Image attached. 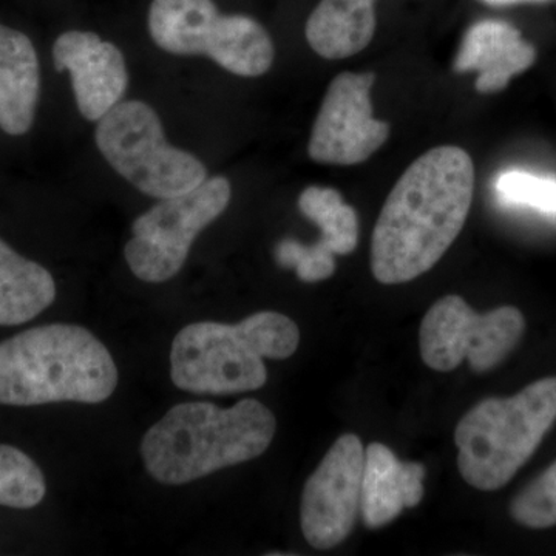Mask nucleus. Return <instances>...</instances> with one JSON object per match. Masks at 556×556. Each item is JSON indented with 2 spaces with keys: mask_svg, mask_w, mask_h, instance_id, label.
<instances>
[{
  "mask_svg": "<svg viewBox=\"0 0 556 556\" xmlns=\"http://www.w3.org/2000/svg\"><path fill=\"white\" fill-rule=\"evenodd\" d=\"M118 378L108 346L78 325H43L0 342V405L100 404Z\"/></svg>",
  "mask_w": 556,
  "mask_h": 556,
  "instance_id": "obj_3",
  "label": "nucleus"
},
{
  "mask_svg": "<svg viewBox=\"0 0 556 556\" xmlns=\"http://www.w3.org/2000/svg\"><path fill=\"white\" fill-rule=\"evenodd\" d=\"M525 329V316L514 306L478 314L459 295H445L420 325V356L439 372L453 371L464 361L475 372H486L515 350Z\"/></svg>",
  "mask_w": 556,
  "mask_h": 556,
  "instance_id": "obj_9",
  "label": "nucleus"
},
{
  "mask_svg": "<svg viewBox=\"0 0 556 556\" xmlns=\"http://www.w3.org/2000/svg\"><path fill=\"white\" fill-rule=\"evenodd\" d=\"M334 252L321 241L305 247L299 241L281 240L276 247V260L281 268L294 269L300 280L317 283L327 280L336 273Z\"/></svg>",
  "mask_w": 556,
  "mask_h": 556,
  "instance_id": "obj_21",
  "label": "nucleus"
},
{
  "mask_svg": "<svg viewBox=\"0 0 556 556\" xmlns=\"http://www.w3.org/2000/svg\"><path fill=\"white\" fill-rule=\"evenodd\" d=\"M97 144L121 177L153 199L182 195L207 179L204 164L167 142L155 110L142 101L118 102L105 113Z\"/></svg>",
  "mask_w": 556,
  "mask_h": 556,
  "instance_id": "obj_6",
  "label": "nucleus"
},
{
  "mask_svg": "<svg viewBox=\"0 0 556 556\" xmlns=\"http://www.w3.org/2000/svg\"><path fill=\"white\" fill-rule=\"evenodd\" d=\"M536 50L503 21L485 20L468 28L455 61L457 73L478 72L479 93L506 89L515 75L532 67Z\"/></svg>",
  "mask_w": 556,
  "mask_h": 556,
  "instance_id": "obj_13",
  "label": "nucleus"
},
{
  "mask_svg": "<svg viewBox=\"0 0 556 556\" xmlns=\"http://www.w3.org/2000/svg\"><path fill=\"white\" fill-rule=\"evenodd\" d=\"M276 430V416L255 399L230 408L188 402L150 427L139 450L150 477L181 485L262 456Z\"/></svg>",
  "mask_w": 556,
  "mask_h": 556,
  "instance_id": "obj_2",
  "label": "nucleus"
},
{
  "mask_svg": "<svg viewBox=\"0 0 556 556\" xmlns=\"http://www.w3.org/2000/svg\"><path fill=\"white\" fill-rule=\"evenodd\" d=\"M47 493L46 478L27 453L0 444V506L33 508Z\"/></svg>",
  "mask_w": 556,
  "mask_h": 556,
  "instance_id": "obj_19",
  "label": "nucleus"
},
{
  "mask_svg": "<svg viewBox=\"0 0 556 556\" xmlns=\"http://www.w3.org/2000/svg\"><path fill=\"white\" fill-rule=\"evenodd\" d=\"M510 514L529 529L556 526V463L515 497Z\"/></svg>",
  "mask_w": 556,
  "mask_h": 556,
  "instance_id": "obj_20",
  "label": "nucleus"
},
{
  "mask_svg": "<svg viewBox=\"0 0 556 556\" xmlns=\"http://www.w3.org/2000/svg\"><path fill=\"white\" fill-rule=\"evenodd\" d=\"M426 468L419 463H402L387 445L372 442L365 450L362 477L361 515L368 529L390 525L424 497Z\"/></svg>",
  "mask_w": 556,
  "mask_h": 556,
  "instance_id": "obj_14",
  "label": "nucleus"
},
{
  "mask_svg": "<svg viewBox=\"0 0 556 556\" xmlns=\"http://www.w3.org/2000/svg\"><path fill=\"white\" fill-rule=\"evenodd\" d=\"M299 343L298 325L274 311L252 314L237 325H188L172 343V382L179 390L214 396L258 390L268 380L263 358L283 361Z\"/></svg>",
  "mask_w": 556,
  "mask_h": 556,
  "instance_id": "obj_4",
  "label": "nucleus"
},
{
  "mask_svg": "<svg viewBox=\"0 0 556 556\" xmlns=\"http://www.w3.org/2000/svg\"><path fill=\"white\" fill-rule=\"evenodd\" d=\"M54 67L70 72L80 115L100 121L115 108L129 84L118 47L90 31H67L53 46Z\"/></svg>",
  "mask_w": 556,
  "mask_h": 556,
  "instance_id": "obj_12",
  "label": "nucleus"
},
{
  "mask_svg": "<svg viewBox=\"0 0 556 556\" xmlns=\"http://www.w3.org/2000/svg\"><path fill=\"white\" fill-rule=\"evenodd\" d=\"M54 299L56 283L49 270L0 239V327L27 324Z\"/></svg>",
  "mask_w": 556,
  "mask_h": 556,
  "instance_id": "obj_17",
  "label": "nucleus"
},
{
  "mask_svg": "<svg viewBox=\"0 0 556 556\" xmlns=\"http://www.w3.org/2000/svg\"><path fill=\"white\" fill-rule=\"evenodd\" d=\"M40 90L38 54L30 38L0 25V129L21 137L35 123Z\"/></svg>",
  "mask_w": 556,
  "mask_h": 556,
  "instance_id": "obj_15",
  "label": "nucleus"
},
{
  "mask_svg": "<svg viewBox=\"0 0 556 556\" xmlns=\"http://www.w3.org/2000/svg\"><path fill=\"white\" fill-rule=\"evenodd\" d=\"M153 42L172 54H204L233 75H265L274 62L268 31L248 16H225L214 0H153L149 10Z\"/></svg>",
  "mask_w": 556,
  "mask_h": 556,
  "instance_id": "obj_7",
  "label": "nucleus"
},
{
  "mask_svg": "<svg viewBox=\"0 0 556 556\" xmlns=\"http://www.w3.org/2000/svg\"><path fill=\"white\" fill-rule=\"evenodd\" d=\"M365 448L356 434H342L305 482L300 525L318 551L339 546L356 526L361 511Z\"/></svg>",
  "mask_w": 556,
  "mask_h": 556,
  "instance_id": "obj_10",
  "label": "nucleus"
},
{
  "mask_svg": "<svg viewBox=\"0 0 556 556\" xmlns=\"http://www.w3.org/2000/svg\"><path fill=\"white\" fill-rule=\"evenodd\" d=\"M376 0H320L306 22L311 49L325 60H345L375 38Z\"/></svg>",
  "mask_w": 556,
  "mask_h": 556,
  "instance_id": "obj_16",
  "label": "nucleus"
},
{
  "mask_svg": "<svg viewBox=\"0 0 556 556\" xmlns=\"http://www.w3.org/2000/svg\"><path fill=\"white\" fill-rule=\"evenodd\" d=\"M230 197L229 179L207 178L199 188L149 208L131 226L134 237L124 248L131 273L148 283L177 276L193 241L226 211Z\"/></svg>",
  "mask_w": 556,
  "mask_h": 556,
  "instance_id": "obj_8",
  "label": "nucleus"
},
{
  "mask_svg": "<svg viewBox=\"0 0 556 556\" xmlns=\"http://www.w3.org/2000/svg\"><path fill=\"white\" fill-rule=\"evenodd\" d=\"M372 73H340L321 102L308 152L317 163L353 166L378 152L390 137V126L372 118L369 100Z\"/></svg>",
  "mask_w": 556,
  "mask_h": 556,
  "instance_id": "obj_11",
  "label": "nucleus"
},
{
  "mask_svg": "<svg viewBox=\"0 0 556 556\" xmlns=\"http://www.w3.org/2000/svg\"><path fill=\"white\" fill-rule=\"evenodd\" d=\"M475 166L466 150H428L404 172L383 204L371 241V269L383 285L428 273L466 225Z\"/></svg>",
  "mask_w": 556,
  "mask_h": 556,
  "instance_id": "obj_1",
  "label": "nucleus"
},
{
  "mask_svg": "<svg viewBox=\"0 0 556 556\" xmlns=\"http://www.w3.org/2000/svg\"><path fill=\"white\" fill-rule=\"evenodd\" d=\"M496 192L506 203L556 214L555 179L536 177L521 170L506 172L497 178Z\"/></svg>",
  "mask_w": 556,
  "mask_h": 556,
  "instance_id": "obj_22",
  "label": "nucleus"
},
{
  "mask_svg": "<svg viewBox=\"0 0 556 556\" xmlns=\"http://www.w3.org/2000/svg\"><path fill=\"white\" fill-rule=\"evenodd\" d=\"M299 208L321 230V243L336 255L351 254L357 247L358 222L353 207L336 189L311 186L299 197Z\"/></svg>",
  "mask_w": 556,
  "mask_h": 556,
  "instance_id": "obj_18",
  "label": "nucleus"
},
{
  "mask_svg": "<svg viewBox=\"0 0 556 556\" xmlns=\"http://www.w3.org/2000/svg\"><path fill=\"white\" fill-rule=\"evenodd\" d=\"M556 420V378L538 380L511 397L479 402L455 430L464 481L493 492L517 475Z\"/></svg>",
  "mask_w": 556,
  "mask_h": 556,
  "instance_id": "obj_5",
  "label": "nucleus"
},
{
  "mask_svg": "<svg viewBox=\"0 0 556 556\" xmlns=\"http://www.w3.org/2000/svg\"><path fill=\"white\" fill-rule=\"evenodd\" d=\"M481 2L493 7H508L518 5V3L544 2V0H481Z\"/></svg>",
  "mask_w": 556,
  "mask_h": 556,
  "instance_id": "obj_23",
  "label": "nucleus"
}]
</instances>
